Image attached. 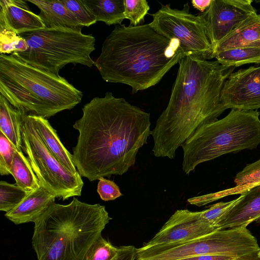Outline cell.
I'll list each match as a JSON object with an SVG mask.
<instances>
[{"label": "cell", "mask_w": 260, "mask_h": 260, "mask_svg": "<svg viewBox=\"0 0 260 260\" xmlns=\"http://www.w3.org/2000/svg\"><path fill=\"white\" fill-rule=\"evenodd\" d=\"M37 6L40 10L38 15L46 27L61 26L83 28L73 14L60 0H27Z\"/></svg>", "instance_id": "obj_20"}, {"label": "cell", "mask_w": 260, "mask_h": 260, "mask_svg": "<svg viewBox=\"0 0 260 260\" xmlns=\"http://www.w3.org/2000/svg\"><path fill=\"white\" fill-rule=\"evenodd\" d=\"M259 248L247 227H236L185 242L141 247L135 260H180L206 254L240 257L257 253Z\"/></svg>", "instance_id": "obj_7"}, {"label": "cell", "mask_w": 260, "mask_h": 260, "mask_svg": "<svg viewBox=\"0 0 260 260\" xmlns=\"http://www.w3.org/2000/svg\"><path fill=\"white\" fill-rule=\"evenodd\" d=\"M236 184L234 187L205 195L208 203L226 196L241 194L243 192L260 184V158L247 165L237 173L234 179Z\"/></svg>", "instance_id": "obj_22"}, {"label": "cell", "mask_w": 260, "mask_h": 260, "mask_svg": "<svg viewBox=\"0 0 260 260\" xmlns=\"http://www.w3.org/2000/svg\"><path fill=\"white\" fill-rule=\"evenodd\" d=\"M188 3L182 9L170 4L161 5L152 14L149 23L154 29L170 40H176L185 55L208 60L213 58L214 48L207 27L206 12L194 15Z\"/></svg>", "instance_id": "obj_10"}, {"label": "cell", "mask_w": 260, "mask_h": 260, "mask_svg": "<svg viewBox=\"0 0 260 260\" xmlns=\"http://www.w3.org/2000/svg\"><path fill=\"white\" fill-rule=\"evenodd\" d=\"M28 48L25 40L20 35L0 28V54H12L14 52H24Z\"/></svg>", "instance_id": "obj_28"}, {"label": "cell", "mask_w": 260, "mask_h": 260, "mask_svg": "<svg viewBox=\"0 0 260 260\" xmlns=\"http://www.w3.org/2000/svg\"><path fill=\"white\" fill-rule=\"evenodd\" d=\"M28 115L34 128L52 155L70 172L78 173L72 154L63 146L56 130L51 126L48 120L42 116Z\"/></svg>", "instance_id": "obj_19"}, {"label": "cell", "mask_w": 260, "mask_h": 260, "mask_svg": "<svg viewBox=\"0 0 260 260\" xmlns=\"http://www.w3.org/2000/svg\"><path fill=\"white\" fill-rule=\"evenodd\" d=\"M253 222H260V184L250 188L239 197L235 204L219 219V230L247 227Z\"/></svg>", "instance_id": "obj_15"}, {"label": "cell", "mask_w": 260, "mask_h": 260, "mask_svg": "<svg viewBox=\"0 0 260 260\" xmlns=\"http://www.w3.org/2000/svg\"><path fill=\"white\" fill-rule=\"evenodd\" d=\"M112 218L105 206L74 197L55 203L34 222L32 246L38 260H83Z\"/></svg>", "instance_id": "obj_4"}, {"label": "cell", "mask_w": 260, "mask_h": 260, "mask_svg": "<svg viewBox=\"0 0 260 260\" xmlns=\"http://www.w3.org/2000/svg\"><path fill=\"white\" fill-rule=\"evenodd\" d=\"M118 251V247L114 246L101 236L90 247L83 260H112Z\"/></svg>", "instance_id": "obj_27"}, {"label": "cell", "mask_w": 260, "mask_h": 260, "mask_svg": "<svg viewBox=\"0 0 260 260\" xmlns=\"http://www.w3.org/2000/svg\"><path fill=\"white\" fill-rule=\"evenodd\" d=\"M97 192L104 201L114 200L122 196L118 185L114 181L104 177L99 179Z\"/></svg>", "instance_id": "obj_33"}, {"label": "cell", "mask_w": 260, "mask_h": 260, "mask_svg": "<svg viewBox=\"0 0 260 260\" xmlns=\"http://www.w3.org/2000/svg\"><path fill=\"white\" fill-rule=\"evenodd\" d=\"M96 21L108 25L121 24L125 19L124 0H81Z\"/></svg>", "instance_id": "obj_23"}, {"label": "cell", "mask_w": 260, "mask_h": 260, "mask_svg": "<svg viewBox=\"0 0 260 260\" xmlns=\"http://www.w3.org/2000/svg\"><path fill=\"white\" fill-rule=\"evenodd\" d=\"M27 3L0 0V28L18 35L45 28L41 18L30 10Z\"/></svg>", "instance_id": "obj_14"}, {"label": "cell", "mask_w": 260, "mask_h": 260, "mask_svg": "<svg viewBox=\"0 0 260 260\" xmlns=\"http://www.w3.org/2000/svg\"><path fill=\"white\" fill-rule=\"evenodd\" d=\"M22 151L26 155L40 186L63 201L80 196L83 186L82 177L72 173L52 155L34 128L28 114L21 122Z\"/></svg>", "instance_id": "obj_9"}, {"label": "cell", "mask_w": 260, "mask_h": 260, "mask_svg": "<svg viewBox=\"0 0 260 260\" xmlns=\"http://www.w3.org/2000/svg\"><path fill=\"white\" fill-rule=\"evenodd\" d=\"M10 172L16 184L24 190L31 191L40 187L38 178L22 150L15 149Z\"/></svg>", "instance_id": "obj_24"}, {"label": "cell", "mask_w": 260, "mask_h": 260, "mask_svg": "<svg viewBox=\"0 0 260 260\" xmlns=\"http://www.w3.org/2000/svg\"><path fill=\"white\" fill-rule=\"evenodd\" d=\"M0 93L15 108L27 114L48 118L59 113L25 89L0 76Z\"/></svg>", "instance_id": "obj_16"}, {"label": "cell", "mask_w": 260, "mask_h": 260, "mask_svg": "<svg viewBox=\"0 0 260 260\" xmlns=\"http://www.w3.org/2000/svg\"><path fill=\"white\" fill-rule=\"evenodd\" d=\"M213 58L226 67H238L248 63H260V47H240L214 53Z\"/></svg>", "instance_id": "obj_25"}, {"label": "cell", "mask_w": 260, "mask_h": 260, "mask_svg": "<svg viewBox=\"0 0 260 260\" xmlns=\"http://www.w3.org/2000/svg\"><path fill=\"white\" fill-rule=\"evenodd\" d=\"M220 101L226 109L260 108V66H251L231 73L224 83Z\"/></svg>", "instance_id": "obj_12"}, {"label": "cell", "mask_w": 260, "mask_h": 260, "mask_svg": "<svg viewBox=\"0 0 260 260\" xmlns=\"http://www.w3.org/2000/svg\"><path fill=\"white\" fill-rule=\"evenodd\" d=\"M82 110L73 125L79 136L72 155L79 174L93 181L127 172L151 135L150 113L109 91Z\"/></svg>", "instance_id": "obj_1"}, {"label": "cell", "mask_w": 260, "mask_h": 260, "mask_svg": "<svg viewBox=\"0 0 260 260\" xmlns=\"http://www.w3.org/2000/svg\"><path fill=\"white\" fill-rule=\"evenodd\" d=\"M240 47H260V14L250 15L219 42L213 55L224 50Z\"/></svg>", "instance_id": "obj_18"}, {"label": "cell", "mask_w": 260, "mask_h": 260, "mask_svg": "<svg viewBox=\"0 0 260 260\" xmlns=\"http://www.w3.org/2000/svg\"><path fill=\"white\" fill-rule=\"evenodd\" d=\"M56 197L46 188L40 186L29 191L27 196L15 208L5 213V217L15 224L35 222L55 203Z\"/></svg>", "instance_id": "obj_17"}, {"label": "cell", "mask_w": 260, "mask_h": 260, "mask_svg": "<svg viewBox=\"0 0 260 260\" xmlns=\"http://www.w3.org/2000/svg\"><path fill=\"white\" fill-rule=\"evenodd\" d=\"M257 254H258V257H259V259H260V249H259V250H258Z\"/></svg>", "instance_id": "obj_37"}, {"label": "cell", "mask_w": 260, "mask_h": 260, "mask_svg": "<svg viewBox=\"0 0 260 260\" xmlns=\"http://www.w3.org/2000/svg\"><path fill=\"white\" fill-rule=\"evenodd\" d=\"M82 29L56 26L21 34L27 49L12 54L31 66L57 76L69 63L92 67L95 61L90 54L95 50V39L92 34H83Z\"/></svg>", "instance_id": "obj_6"}, {"label": "cell", "mask_w": 260, "mask_h": 260, "mask_svg": "<svg viewBox=\"0 0 260 260\" xmlns=\"http://www.w3.org/2000/svg\"><path fill=\"white\" fill-rule=\"evenodd\" d=\"M212 0H192L191 3L194 8L202 13L205 12L210 6Z\"/></svg>", "instance_id": "obj_35"}, {"label": "cell", "mask_w": 260, "mask_h": 260, "mask_svg": "<svg viewBox=\"0 0 260 260\" xmlns=\"http://www.w3.org/2000/svg\"><path fill=\"white\" fill-rule=\"evenodd\" d=\"M27 191L16 184L0 181V210L6 213L15 208L27 196Z\"/></svg>", "instance_id": "obj_26"}, {"label": "cell", "mask_w": 260, "mask_h": 260, "mask_svg": "<svg viewBox=\"0 0 260 260\" xmlns=\"http://www.w3.org/2000/svg\"><path fill=\"white\" fill-rule=\"evenodd\" d=\"M15 149L7 138L0 132V174H11V167Z\"/></svg>", "instance_id": "obj_31"}, {"label": "cell", "mask_w": 260, "mask_h": 260, "mask_svg": "<svg viewBox=\"0 0 260 260\" xmlns=\"http://www.w3.org/2000/svg\"><path fill=\"white\" fill-rule=\"evenodd\" d=\"M238 257L220 255L206 254L183 258L180 260H234Z\"/></svg>", "instance_id": "obj_34"}, {"label": "cell", "mask_w": 260, "mask_h": 260, "mask_svg": "<svg viewBox=\"0 0 260 260\" xmlns=\"http://www.w3.org/2000/svg\"><path fill=\"white\" fill-rule=\"evenodd\" d=\"M0 76L25 89L58 112L71 110L83 97L65 78L31 66L13 54H0Z\"/></svg>", "instance_id": "obj_8"}, {"label": "cell", "mask_w": 260, "mask_h": 260, "mask_svg": "<svg viewBox=\"0 0 260 260\" xmlns=\"http://www.w3.org/2000/svg\"><path fill=\"white\" fill-rule=\"evenodd\" d=\"M218 230L201 215L200 211L176 210L159 231L141 247L183 242L199 238Z\"/></svg>", "instance_id": "obj_11"}, {"label": "cell", "mask_w": 260, "mask_h": 260, "mask_svg": "<svg viewBox=\"0 0 260 260\" xmlns=\"http://www.w3.org/2000/svg\"><path fill=\"white\" fill-rule=\"evenodd\" d=\"M185 54L148 24L115 25L104 40L94 66L109 83L129 85L133 93L157 84Z\"/></svg>", "instance_id": "obj_3"}, {"label": "cell", "mask_w": 260, "mask_h": 260, "mask_svg": "<svg viewBox=\"0 0 260 260\" xmlns=\"http://www.w3.org/2000/svg\"><path fill=\"white\" fill-rule=\"evenodd\" d=\"M24 113L14 107L0 93V132L18 151L22 150L23 148L21 122Z\"/></svg>", "instance_id": "obj_21"}, {"label": "cell", "mask_w": 260, "mask_h": 260, "mask_svg": "<svg viewBox=\"0 0 260 260\" xmlns=\"http://www.w3.org/2000/svg\"><path fill=\"white\" fill-rule=\"evenodd\" d=\"M255 2L256 3H260V0H258V1H255Z\"/></svg>", "instance_id": "obj_38"}, {"label": "cell", "mask_w": 260, "mask_h": 260, "mask_svg": "<svg viewBox=\"0 0 260 260\" xmlns=\"http://www.w3.org/2000/svg\"><path fill=\"white\" fill-rule=\"evenodd\" d=\"M60 1L82 26L88 27L96 23L95 18L86 8L81 0Z\"/></svg>", "instance_id": "obj_30"}, {"label": "cell", "mask_w": 260, "mask_h": 260, "mask_svg": "<svg viewBox=\"0 0 260 260\" xmlns=\"http://www.w3.org/2000/svg\"><path fill=\"white\" fill-rule=\"evenodd\" d=\"M260 112L231 109L221 119L200 126L182 145V169L189 175L200 164L260 144Z\"/></svg>", "instance_id": "obj_5"}, {"label": "cell", "mask_w": 260, "mask_h": 260, "mask_svg": "<svg viewBox=\"0 0 260 260\" xmlns=\"http://www.w3.org/2000/svg\"><path fill=\"white\" fill-rule=\"evenodd\" d=\"M238 200L239 197L229 202H220L212 205L207 209L200 211L201 215L204 219L218 228L216 224L219 219L226 211L233 206Z\"/></svg>", "instance_id": "obj_32"}, {"label": "cell", "mask_w": 260, "mask_h": 260, "mask_svg": "<svg viewBox=\"0 0 260 260\" xmlns=\"http://www.w3.org/2000/svg\"><path fill=\"white\" fill-rule=\"evenodd\" d=\"M168 104L151 132L156 157L174 159L177 149L202 124L215 121L226 110L220 93L235 67L191 55L179 60Z\"/></svg>", "instance_id": "obj_2"}, {"label": "cell", "mask_w": 260, "mask_h": 260, "mask_svg": "<svg viewBox=\"0 0 260 260\" xmlns=\"http://www.w3.org/2000/svg\"><path fill=\"white\" fill-rule=\"evenodd\" d=\"M252 2L251 0H212L205 12L214 50L216 45L240 23L256 13Z\"/></svg>", "instance_id": "obj_13"}, {"label": "cell", "mask_w": 260, "mask_h": 260, "mask_svg": "<svg viewBox=\"0 0 260 260\" xmlns=\"http://www.w3.org/2000/svg\"><path fill=\"white\" fill-rule=\"evenodd\" d=\"M257 253L258 252L253 254L240 257L234 260H260Z\"/></svg>", "instance_id": "obj_36"}, {"label": "cell", "mask_w": 260, "mask_h": 260, "mask_svg": "<svg viewBox=\"0 0 260 260\" xmlns=\"http://www.w3.org/2000/svg\"><path fill=\"white\" fill-rule=\"evenodd\" d=\"M125 19L130 21L131 26H138L144 21L150 6L146 0H124Z\"/></svg>", "instance_id": "obj_29"}]
</instances>
